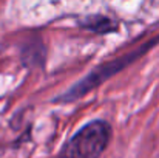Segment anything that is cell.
<instances>
[{
  "label": "cell",
  "mask_w": 159,
  "mask_h": 158,
  "mask_svg": "<svg viewBox=\"0 0 159 158\" xmlns=\"http://www.w3.org/2000/svg\"><path fill=\"white\" fill-rule=\"evenodd\" d=\"M111 129L105 121L85 124L62 149V158H99L110 141Z\"/></svg>",
  "instance_id": "6da1fadb"
}]
</instances>
